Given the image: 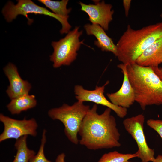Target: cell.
Listing matches in <instances>:
<instances>
[{
  "instance_id": "ffe728a7",
  "label": "cell",
  "mask_w": 162,
  "mask_h": 162,
  "mask_svg": "<svg viewBox=\"0 0 162 162\" xmlns=\"http://www.w3.org/2000/svg\"><path fill=\"white\" fill-rule=\"evenodd\" d=\"M147 125L156 131L162 140V120L149 119L147 121Z\"/></svg>"
},
{
  "instance_id": "cb8c5ba5",
  "label": "cell",
  "mask_w": 162,
  "mask_h": 162,
  "mask_svg": "<svg viewBox=\"0 0 162 162\" xmlns=\"http://www.w3.org/2000/svg\"><path fill=\"white\" fill-rule=\"evenodd\" d=\"M155 162H162V155H158L155 158Z\"/></svg>"
},
{
  "instance_id": "9c48e42d",
  "label": "cell",
  "mask_w": 162,
  "mask_h": 162,
  "mask_svg": "<svg viewBox=\"0 0 162 162\" xmlns=\"http://www.w3.org/2000/svg\"><path fill=\"white\" fill-rule=\"evenodd\" d=\"M109 83L107 81L103 86H97L93 90L85 89L81 85H76L74 88L75 98L77 101L83 102L90 101L106 106L113 111L119 117L124 118L127 114V109L113 104L104 95L105 87Z\"/></svg>"
},
{
  "instance_id": "6da1fadb",
  "label": "cell",
  "mask_w": 162,
  "mask_h": 162,
  "mask_svg": "<svg viewBox=\"0 0 162 162\" xmlns=\"http://www.w3.org/2000/svg\"><path fill=\"white\" fill-rule=\"evenodd\" d=\"M95 104L84 118L78 132L79 143L93 150L120 146V134L116 118L111 114L112 110L107 108L99 114Z\"/></svg>"
},
{
  "instance_id": "277c9868",
  "label": "cell",
  "mask_w": 162,
  "mask_h": 162,
  "mask_svg": "<svg viewBox=\"0 0 162 162\" xmlns=\"http://www.w3.org/2000/svg\"><path fill=\"white\" fill-rule=\"evenodd\" d=\"M90 108L89 105L77 101L71 105L64 104L59 107L52 108L48 111V114L52 120H59L63 124L67 137L77 145L79 142L77 135L81 124Z\"/></svg>"
},
{
  "instance_id": "4fadbf2b",
  "label": "cell",
  "mask_w": 162,
  "mask_h": 162,
  "mask_svg": "<svg viewBox=\"0 0 162 162\" xmlns=\"http://www.w3.org/2000/svg\"><path fill=\"white\" fill-rule=\"evenodd\" d=\"M84 28L87 35H93L97 39L94 44L104 52H110L117 56V50L116 45L109 37L104 30L98 25L87 24Z\"/></svg>"
},
{
  "instance_id": "8992f818",
  "label": "cell",
  "mask_w": 162,
  "mask_h": 162,
  "mask_svg": "<svg viewBox=\"0 0 162 162\" xmlns=\"http://www.w3.org/2000/svg\"><path fill=\"white\" fill-rule=\"evenodd\" d=\"M79 28V26H76L64 38L52 42L53 52L50 56V60L53 63L54 68L69 66L76 59L77 52L83 44L84 40H80L83 31H80Z\"/></svg>"
},
{
  "instance_id": "ac0fdd59",
  "label": "cell",
  "mask_w": 162,
  "mask_h": 162,
  "mask_svg": "<svg viewBox=\"0 0 162 162\" xmlns=\"http://www.w3.org/2000/svg\"><path fill=\"white\" fill-rule=\"evenodd\" d=\"M137 156L136 153L123 154L115 151L104 154L98 162H131L130 159Z\"/></svg>"
},
{
  "instance_id": "d6986e66",
  "label": "cell",
  "mask_w": 162,
  "mask_h": 162,
  "mask_svg": "<svg viewBox=\"0 0 162 162\" xmlns=\"http://www.w3.org/2000/svg\"><path fill=\"white\" fill-rule=\"evenodd\" d=\"M46 130L44 129L42 134L40 145L38 152L31 160L30 162H52L47 159L44 154V149L46 141Z\"/></svg>"
},
{
  "instance_id": "ba28073f",
  "label": "cell",
  "mask_w": 162,
  "mask_h": 162,
  "mask_svg": "<svg viewBox=\"0 0 162 162\" xmlns=\"http://www.w3.org/2000/svg\"><path fill=\"white\" fill-rule=\"evenodd\" d=\"M0 121L4 127L3 131L0 135V142L10 139L17 140L25 135L35 137L37 135L38 125L34 118L18 120L1 113Z\"/></svg>"
},
{
  "instance_id": "7a4b0ae2",
  "label": "cell",
  "mask_w": 162,
  "mask_h": 162,
  "mask_svg": "<svg viewBox=\"0 0 162 162\" xmlns=\"http://www.w3.org/2000/svg\"><path fill=\"white\" fill-rule=\"evenodd\" d=\"M162 37V22L150 25L138 30L128 25L116 46L117 57L124 64H132L155 41Z\"/></svg>"
},
{
  "instance_id": "603a6c76",
  "label": "cell",
  "mask_w": 162,
  "mask_h": 162,
  "mask_svg": "<svg viewBox=\"0 0 162 162\" xmlns=\"http://www.w3.org/2000/svg\"><path fill=\"white\" fill-rule=\"evenodd\" d=\"M65 155L64 153H60L57 156L56 162H65Z\"/></svg>"
},
{
  "instance_id": "d4e9b609",
  "label": "cell",
  "mask_w": 162,
  "mask_h": 162,
  "mask_svg": "<svg viewBox=\"0 0 162 162\" xmlns=\"http://www.w3.org/2000/svg\"><path fill=\"white\" fill-rule=\"evenodd\" d=\"M160 16L162 18V14L160 15Z\"/></svg>"
},
{
  "instance_id": "e0dca14e",
  "label": "cell",
  "mask_w": 162,
  "mask_h": 162,
  "mask_svg": "<svg viewBox=\"0 0 162 162\" xmlns=\"http://www.w3.org/2000/svg\"><path fill=\"white\" fill-rule=\"evenodd\" d=\"M40 3L50 9L52 13L58 16L69 18V14L71 11V8H68V0L53 1L50 0H39Z\"/></svg>"
},
{
  "instance_id": "7402d4cb",
  "label": "cell",
  "mask_w": 162,
  "mask_h": 162,
  "mask_svg": "<svg viewBox=\"0 0 162 162\" xmlns=\"http://www.w3.org/2000/svg\"><path fill=\"white\" fill-rule=\"evenodd\" d=\"M152 68L155 74L162 80V67H154Z\"/></svg>"
},
{
  "instance_id": "44dd1931",
  "label": "cell",
  "mask_w": 162,
  "mask_h": 162,
  "mask_svg": "<svg viewBox=\"0 0 162 162\" xmlns=\"http://www.w3.org/2000/svg\"><path fill=\"white\" fill-rule=\"evenodd\" d=\"M131 1L130 0H124L123 1V5L125 11V16L128 17L130 7Z\"/></svg>"
},
{
  "instance_id": "2e32d148",
  "label": "cell",
  "mask_w": 162,
  "mask_h": 162,
  "mask_svg": "<svg viewBox=\"0 0 162 162\" xmlns=\"http://www.w3.org/2000/svg\"><path fill=\"white\" fill-rule=\"evenodd\" d=\"M27 136H24L16 140L14 146L17 152L12 162H30L36 154L34 150L30 149L27 146Z\"/></svg>"
},
{
  "instance_id": "9a60e30c",
  "label": "cell",
  "mask_w": 162,
  "mask_h": 162,
  "mask_svg": "<svg viewBox=\"0 0 162 162\" xmlns=\"http://www.w3.org/2000/svg\"><path fill=\"white\" fill-rule=\"evenodd\" d=\"M37 104L35 96L28 94L11 100L6 107L12 114L15 115L33 108Z\"/></svg>"
},
{
  "instance_id": "7c38bea8",
  "label": "cell",
  "mask_w": 162,
  "mask_h": 162,
  "mask_svg": "<svg viewBox=\"0 0 162 162\" xmlns=\"http://www.w3.org/2000/svg\"><path fill=\"white\" fill-rule=\"evenodd\" d=\"M117 67L121 70L124 75L122 85L117 91L108 93L106 95L113 104L127 109L135 101L134 92L128 77L126 64L122 63Z\"/></svg>"
},
{
  "instance_id": "52a82bcc",
  "label": "cell",
  "mask_w": 162,
  "mask_h": 162,
  "mask_svg": "<svg viewBox=\"0 0 162 162\" xmlns=\"http://www.w3.org/2000/svg\"><path fill=\"white\" fill-rule=\"evenodd\" d=\"M145 120L144 115L141 114L126 118L123 123L126 130L136 143L138 150L136 153L141 162H155L154 151L148 146L144 133Z\"/></svg>"
},
{
  "instance_id": "5b68a950",
  "label": "cell",
  "mask_w": 162,
  "mask_h": 162,
  "mask_svg": "<svg viewBox=\"0 0 162 162\" xmlns=\"http://www.w3.org/2000/svg\"><path fill=\"white\" fill-rule=\"evenodd\" d=\"M15 4L11 1L8 2L2 9V13L5 19L8 22H12L19 15L26 17L29 24L32 23L33 20L30 19L28 14H34L48 16L55 18L59 21L62 25L60 33L63 34L68 33L71 28L68 21V18L56 15L47 9L35 4L31 0H18Z\"/></svg>"
},
{
  "instance_id": "30bf717a",
  "label": "cell",
  "mask_w": 162,
  "mask_h": 162,
  "mask_svg": "<svg viewBox=\"0 0 162 162\" xmlns=\"http://www.w3.org/2000/svg\"><path fill=\"white\" fill-rule=\"evenodd\" d=\"M94 4H84L80 2L81 10L88 15V20L92 24L98 25L104 30H108L110 23L113 20L114 11L112 5L102 1H93Z\"/></svg>"
},
{
  "instance_id": "8fae6325",
  "label": "cell",
  "mask_w": 162,
  "mask_h": 162,
  "mask_svg": "<svg viewBox=\"0 0 162 162\" xmlns=\"http://www.w3.org/2000/svg\"><path fill=\"white\" fill-rule=\"evenodd\" d=\"M3 71L9 82L6 93L10 100L29 94L31 85L28 81L21 78L14 64L9 63L4 68Z\"/></svg>"
},
{
  "instance_id": "3957f363",
  "label": "cell",
  "mask_w": 162,
  "mask_h": 162,
  "mask_svg": "<svg viewBox=\"0 0 162 162\" xmlns=\"http://www.w3.org/2000/svg\"><path fill=\"white\" fill-rule=\"evenodd\" d=\"M126 65L135 101L141 108L144 110L148 106L162 105V80L152 67H143L136 63Z\"/></svg>"
},
{
  "instance_id": "5bb4252c",
  "label": "cell",
  "mask_w": 162,
  "mask_h": 162,
  "mask_svg": "<svg viewBox=\"0 0 162 162\" xmlns=\"http://www.w3.org/2000/svg\"><path fill=\"white\" fill-rule=\"evenodd\" d=\"M136 63L143 67H159L162 63V37L149 46L137 59Z\"/></svg>"
}]
</instances>
